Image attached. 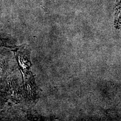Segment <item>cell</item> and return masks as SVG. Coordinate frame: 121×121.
I'll return each instance as SVG.
<instances>
[{"label": "cell", "instance_id": "3", "mask_svg": "<svg viewBox=\"0 0 121 121\" xmlns=\"http://www.w3.org/2000/svg\"><path fill=\"white\" fill-rule=\"evenodd\" d=\"M4 68H5V66L2 63H0V76L2 75V74L3 73Z\"/></svg>", "mask_w": 121, "mask_h": 121}, {"label": "cell", "instance_id": "2", "mask_svg": "<svg viewBox=\"0 0 121 121\" xmlns=\"http://www.w3.org/2000/svg\"><path fill=\"white\" fill-rule=\"evenodd\" d=\"M33 82L32 81H28V83L26 84L25 90L26 94V97L28 99H32L34 96H35V90L34 85L32 84Z\"/></svg>", "mask_w": 121, "mask_h": 121}, {"label": "cell", "instance_id": "1", "mask_svg": "<svg viewBox=\"0 0 121 121\" xmlns=\"http://www.w3.org/2000/svg\"><path fill=\"white\" fill-rule=\"evenodd\" d=\"M26 50L22 49L16 50L15 54L20 68L22 70L25 75L30 73L29 68L30 63L28 60V56Z\"/></svg>", "mask_w": 121, "mask_h": 121}]
</instances>
